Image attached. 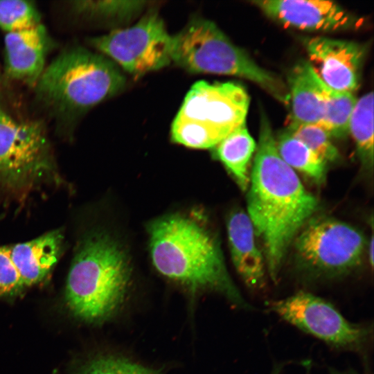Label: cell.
<instances>
[{"label":"cell","instance_id":"13","mask_svg":"<svg viewBox=\"0 0 374 374\" xmlns=\"http://www.w3.org/2000/svg\"><path fill=\"white\" fill-rule=\"evenodd\" d=\"M48 44L46 30L42 24L6 33L5 71L7 75L34 87L46 67Z\"/></svg>","mask_w":374,"mask_h":374},{"label":"cell","instance_id":"25","mask_svg":"<svg viewBox=\"0 0 374 374\" xmlns=\"http://www.w3.org/2000/svg\"><path fill=\"white\" fill-rule=\"evenodd\" d=\"M25 287L12 260L8 247H0V296H12Z\"/></svg>","mask_w":374,"mask_h":374},{"label":"cell","instance_id":"9","mask_svg":"<svg viewBox=\"0 0 374 374\" xmlns=\"http://www.w3.org/2000/svg\"><path fill=\"white\" fill-rule=\"evenodd\" d=\"M268 306L285 321L338 348L359 349L371 333L368 326L350 323L331 303L309 292H299Z\"/></svg>","mask_w":374,"mask_h":374},{"label":"cell","instance_id":"23","mask_svg":"<svg viewBox=\"0 0 374 374\" xmlns=\"http://www.w3.org/2000/svg\"><path fill=\"white\" fill-rule=\"evenodd\" d=\"M287 130L326 163L339 158L338 150L331 136L318 123L289 124Z\"/></svg>","mask_w":374,"mask_h":374},{"label":"cell","instance_id":"18","mask_svg":"<svg viewBox=\"0 0 374 374\" xmlns=\"http://www.w3.org/2000/svg\"><path fill=\"white\" fill-rule=\"evenodd\" d=\"M276 144L281 159L295 172L303 173L317 184L324 181L327 163L287 129L278 134Z\"/></svg>","mask_w":374,"mask_h":374},{"label":"cell","instance_id":"8","mask_svg":"<svg viewBox=\"0 0 374 374\" xmlns=\"http://www.w3.org/2000/svg\"><path fill=\"white\" fill-rule=\"evenodd\" d=\"M90 44L125 71L140 76L172 62V35L157 12L125 28L92 37Z\"/></svg>","mask_w":374,"mask_h":374},{"label":"cell","instance_id":"7","mask_svg":"<svg viewBox=\"0 0 374 374\" xmlns=\"http://www.w3.org/2000/svg\"><path fill=\"white\" fill-rule=\"evenodd\" d=\"M303 266L317 276H336L359 265L366 247L363 234L332 218H311L294 240Z\"/></svg>","mask_w":374,"mask_h":374},{"label":"cell","instance_id":"15","mask_svg":"<svg viewBox=\"0 0 374 374\" xmlns=\"http://www.w3.org/2000/svg\"><path fill=\"white\" fill-rule=\"evenodd\" d=\"M227 235L233 263L243 281L251 288L262 285L265 261L247 213L238 210L230 215L227 220Z\"/></svg>","mask_w":374,"mask_h":374},{"label":"cell","instance_id":"24","mask_svg":"<svg viewBox=\"0 0 374 374\" xmlns=\"http://www.w3.org/2000/svg\"><path fill=\"white\" fill-rule=\"evenodd\" d=\"M77 374H159L125 357L100 355L86 362Z\"/></svg>","mask_w":374,"mask_h":374},{"label":"cell","instance_id":"20","mask_svg":"<svg viewBox=\"0 0 374 374\" xmlns=\"http://www.w3.org/2000/svg\"><path fill=\"white\" fill-rule=\"evenodd\" d=\"M326 109L318 123L332 137L345 138L357 99L353 93L331 89L325 84Z\"/></svg>","mask_w":374,"mask_h":374},{"label":"cell","instance_id":"27","mask_svg":"<svg viewBox=\"0 0 374 374\" xmlns=\"http://www.w3.org/2000/svg\"><path fill=\"white\" fill-rule=\"evenodd\" d=\"M282 367L283 366L281 365H278V366H276L275 368H274L273 371H271L270 374H280L282 371Z\"/></svg>","mask_w":374,"mask_h":374},{"label":"cell","instance_id":"19","mask_svg":"<svg viewBox=\"0 0 374 374\" xmlns=\"http://www.w3.org/2000/svg\"><path fill=\"white\" fill-rule=\"evenodd\" d=\"M349 133L356 145L362 165L373 164V93L368 92L357 100L349 123Z\"/></svg>","mask_w":374,"mask_h":374},{"label":"cell","instance_id":"17","mask_svg":"<svg viewBox=\"0 0 374 374\" xmlns=\"http://www.w3.org/2000/svg\"><path fill=\"white\" fill-rule=\"evenodd\" d=\"M256 149V143L244 124L211 150L213 155L223 163L239 187L246 190L250 181V162Z\"/></svg>","mask_w":374,"mask_h":374},{"label":"cell","instance_id":"21","mask_svg":"<svg viewBox=\"0 0 374 374\" xmlns=\"http://www.w3.org/2000/svg\"><path fill=\"white\" fill-rule=\"evenodd\" d=\"M146 3L145 1H78L72 8L79 15L120 23L139 15Z\"/></svg>","mask_w":374,"mask_h":374},{"label":"cell","instance_id":"4","mask_svg":"<svg viewBox=\"0 0 374 374\" xmlns=\"http://www.w3.org/2000/svg\"><path fill=\"white\" fill-rule=\"evenodd\" d=\"M131 277L121 246L105 233H91L81 242L73 260L66 285V305L84 321H107L123 305Z\"/></svg>","mask_w":374,"mask_h":374},{"label":"cell","instance_id":"22","mask_svg":"<svg viewBox=\"0 0 374 374\" xmlns=\"http://www.w3.org/2000/svg\"><path fill=\"white\" fill-rule=\"evenodd\" d=\"M41 23L36 6L21 0L0 1V28L6 33L17 32Z\"/></svg>","mask_w":374,"mask_h":374},{"label":"cell","instance_id":"26","mask_svg":"<svg viewBox=\"0 0 374 374\" xmlns=\"http://www.w3.org/2000/svg\"><path fill=\"white\" fill-rule=\"evenodd\" d=\"M373 245H374L373 238L372 236L370 241V244H368L369 260H370L371 266H373V249H374Z\"/></svg>","mask_w":374,"mask_h":374},{"label":"cell","instance_id":"14","mask_svg":"<svg viewBox=\"0 0 374 374\" xmlns=\"http://www.w3.org/2000/svg\"><path fill=\"white\" fill-rule=\"evenodd\" d=\"M290 124L319 123L326 109L325 84L309 61L298 62L289 72Z\"/></svg>","mask_w":374,"mask_h":374},{"label":"cell","instance_id":"2","mask_svg":"<svg viewBox=\"0 0 374 374\" xmlns=\"http://www.w3.org/2000/svg\"><path fill=\"white\" fill-rule=\"evenodd\" d=\"M149 247L155 269L191 294H222L234 305L251 308L229 276L219 244L195 220L181 215L159 217L148 226Z\"/></svg>","mask_w":374,"mask_h":374},{"label":"cell","instance_id":"6","mask_svg":"<svg viewBox=\"0 0 374 374\" xmlns=\"http://www.w3.org/2000/svg\"><path fill=\"white\" fill-rule=\"evenodd\" d=\"M249 105V95L240 84L198 81L172 121L171 140L188 148L212 149L246 124Z\"/></svg>","mask_w":374,"mask_h":374},{"label":"cell","instance_id":"11","mask_svg":"<svg viewBox=\"0 0 374 374\" xmlns=\"http://www.w3.org/2000/svg\"><path fill=\"white\" fill-rule=\"evenodd\" d=\"M303 44L310 63L328 87L350 93L357 90L366 52L364 45L323 36L308 37Z\"/></svg>","mask_w":374,"mask_h":374},{"label":"cell","instance_id":"5","mask_svg":"<svg viewBox=\"0 0 374 374\" xmlns=\"http://www.w3.org/2000/svg\"><path fill=\"white\" fill-rule=\"evenodd\" d=\"M171 59L190 73L229 75L247 79L278 101L288 105L287 87L281 78L259 66L208 19L195 18L172 35Z\"/></svg>","mask_w":374,"mask_h":374},{"label":"cell","instance_id":"10","mask_svg":"<svg viewBox=\"0 0 374 374\" xmlns=\"http://www.w3.org/2000/svg\"><path fill=\"white\" fill-rule=\"evenodd\" d=\"M50 158L42 124L15 120L0 107V176L19 183L48 169Z\"/></svg>","mask_w":374,"mask_h":374},{"label":"cell","instance_id":"16","mask_svg":"<svg viewBox=\"0 0 374 374\" xmlns=\"http://www.w3.org/2000/svg\"><path fill=\"white\" fill-rule=\"evenodd\" d=\"M63 235L52 231L28 242L8 247L25 287L42 281L57 260Z\"/></svg>","mask_w":374,"mask_h":374},{"label":"cell","instance_id":"1","mask_svg":"<svg viewBox=\"0 0 374 374\" xmlns=\"http://www.w3.org/2000/svg\"><path fill=\"white\" fill-rule=\"evenodd\" d=\"M258 145L247 188V213L276 281L289 247L318 208L317 199L280 157L268 117L260 112Z\"/></svg>","mask_w":374,"mask_h":374},{"label":"cell","instance_id":"12","mask_svg":"<svg viewBox=\"0 0 374 374\" xmlns=\"http://www.w3.org/2000/svg\"><path fill=\"white\" fill-rule=\"evenodd\" d=\"M251 3L273 20L301 30L332 32L359 24L356 16L330 1L256 0Z\"/></svg>","mask_w":374,"mask_h":374},{"label":"cell","instance_id":"3","mask_svg":"<svg viewBox=\"0 0 374 374\" xmlns=\"http://www.w3.org/2000/svg\"><path fill=\"white\" fill-rule=\"evenodd\" d=\"M126 78L106 56L81 46L64 50L35 84L37 101L57 121L69 123L118 93Z\"/></svg>","mask_w":374,"mask_h":374}]
</instances>
